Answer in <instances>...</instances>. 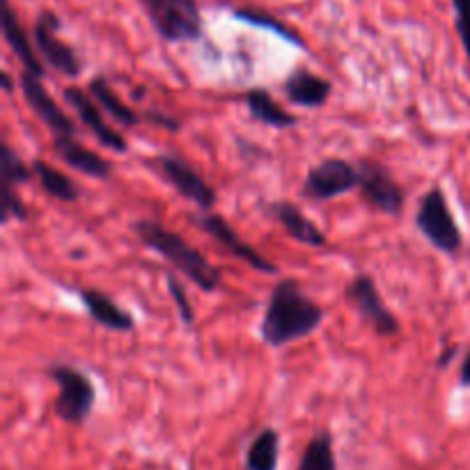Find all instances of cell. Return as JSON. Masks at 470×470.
I'll list each match as a JSON object with an SVG mask.
<instances>
[{"label": "cell", "instance_id": "obj_26", "mask_svg": "<svg viewBox=\"0 0 470 470\" xmlns=\"http://www.w3.org/2000/svg\"><path fill=\"white\" fill-rule=\"evenodd\" d=\"M166 282H168L170 297H173V301L177 303V310H180L181 321H184V324H193V320H196V312H193V303H190L189 294H186V289L181 287V282L174 278V274H168Z\"/></svg>", "mask_w": 470, "mask_h": 470}, {"label": "cell", "instance_id": "obj_21", "mask_svg": "<svg viewBox=\"0 0 470 470\" xmlns=\"http://www.w3.org/2000/svg\"><path fill=\"white\" fill-rule=\"evenodd\" d=\"M278 459H281V434L275 429H262L248 448L246 468L278 470Z\"/></svg>", "mask_w": 470, "mask_h": 470}, {"label": "cell", "instance_id": "obj_29", "mask_svg": "<svg viewBox=\"0 0 470 470\" xmlns=\"http://www.w3.org/2000/svg\"><path fill=\"white\" fill-rule=\"evenodd\" d=\"M459 379H461V386H468L470 388V353L464 358V363H461Z\"/></svg>", "mask_w": 470, "mask_h": 470}, {"label": "cell", "instance_id": "obj_4", "mask_svg": "<svg viewBox=\"0 0 470 470\" xmlns=\"http://www.w3.org/2000/svg\"><path fill=\"white\" fill-rule=\"evenodd\" d=\"M49 376L58 383L60 392L53 404V411L60 420L69 425H83L95 406V386L92 381L76 367L69 365H50Z\"/></svg>", "mask_w": 470, "mask_h": 470}, {"label": "cell", "instance_id": "obj_3", "mask_svg": "<svg viewBox=\"0 0 470 470\" xmlns=\"http://www.w3.org/2000/svg\"><path fill=\"white\" fill-rule=\"evenodd\" d=\"M141 5L166 42H196L202 37V17L196 0H141Z\"/></svg>", "mask_w": 470, "mask_h": 470}, {"label": "cell", "instance_id": "obj_27", "mask_svg": "<svg viewBox=\"0 0 470 470\" xmlns=\"http://www.w3.org/2000/svg\"><path fill=\"white\" fill-rule=\"evenodd\" d=\"M0 193H3V223H10L12 219L23 220L28 216L26 204H23V202L17 197V193H14V186L3 184Z\"/></svg>", "mask_w": 470, "mask_h": 470}, {"label": "cell", "instance_id": "obj_6", "mask_svg": "<svg viewBox=\"0 0 470 470\" xmlns=\"http://www.w3.org/2000/svg\"><path fill=\"white\" fill-rule=\"evenodd\" d=\"M147 163H150L151 168L157 170L163 180L168 181L181 197L197 204L202 212L213 209V204H216V190L207 184V180H204L189 161H184L181 157H174V154H158V157L150 158Z\"/></svg>", "mask_w": 470, "mask_h": 470}, {"label": "cell", "instance_id": "obj_5", "mask_svg": "<svg viewBox=\"0 0 470 470\" xmlns=\"http://www.w3.org/2000/svg\"><path fill=\"white\" fill-rule=\"evenodd\" d=\"M415 225L420 235L429 241L431 246L438 250L457 252L461 248V232L459 225L454 223V216L450 212L448 197L441 189H431L425 197H422L420 207H418V216H415Z\"/></svg>", "mask_w": 470, "mask_h": 470}, {"label": "cell", "instance_id": "obj_12", "mask_svg": "<svg viewBox=\"0 0 470 470\" xmlns=\"http://www.w3.org/2000/svg\"><path fill=\"white\" fill-rule=\"evenodd\" d=\"M196 223L200 230L207 232V235L212 236L216 243H220L230 255L243 259V262H246L248 266H252L255 271H262V274H275V271H278V266H275L274 262L264 259L255 248L248 246L246 241L232 230V225L227 223L223 216H219V213L202 212L200 216H196Z\"/></svg>", "mask_w": 470, "mask_h": 470}, {"label": "cell", "instance_id": "obj_15", "mask_svg": "<svg viewBox=\"0 0 470 470\" xmlns=\"http://www.w3.org/2000/svg\"><path fill=\"white\" fill-rule=\"evenodd\" d=\"M3 35H5V42L10 44V49L14 50V56L26 67V72L44 79V69H42V62L37 58V46L30 44L28 33L23 30L17 12L12 10L10 0H3Z\"/></svg>", "mask_w": 470, "mask_h": 470}, {"label": "cell", "instance_id": "obj_11", "mask_svg": "<svg viewBox=\"0 0 470 470\" xmlns=\"http://www.w3.org/2000/svg\"><path fill=\"white\" fill-rule=\"evenodd\" d=\"M21 92L23 96H26V101H28L30 111L42 119V124L53 134V138H69V135H76V124L72 122V118H69L67 112L58 106L56 99L46 92L40 76L23 72Z\"/></svg>", "mask_w": 470, "mask_h": 470}, {"label": "cell", "instance_id": "obj_16", "mask_svg": "<svg viewBox=\"0 0 470 470\" xmlns=\"http://www.w3.org/2000/svg\"><path fill=\"white\" fill-rule=\"evenodd\" d=\"M287 99L303 108L324 106L330 96V83L310 69H297L282 85Z\"/></svg>", "mask_w": 470, "mask_h": 470}, {"label": "cell", "instance_id": "obj_20", "mask_svg": "<svg viewBox=\"0 0 470 470\" xmlns=\"http://www.w3.org/2000/svg\"><path fill=\"white\" fill-rule=\"evenodd\" d=\"M88 88H90L88 92L92 95V99H95L96 104H99L112 119H115V122L124 124V127H138V124H141V115L119 99L118 92L112 90V85L108 83L104 76H95Z\"/></svg>", "mask_w": 470, "mask_h": 470}, {"label": "cell", "instance_id": "obj_25", "mask_svg": "<svg viewBox=\"0 0 470 470\" xmlns=\"http://www.w3.org/2000/svg\"><path fill=\"white\" fill-rule=\"evenodd\" d=\"M235 17L239 19V21H246V23H250V26H258V28L271 30V33H275L278 37L287 40L289 44L305 46V42L298 37L297 30L287 28L285 23H282L281 19H275L274 14H266V12H259V10H236Z\"/></svg>", "mask_w": 470, "mask_h": 470}, {"label": "cell", "instance_id": "obj_8", "mask_svg": "<svg viewBox=\"0 0 470 470\" xmlns=\"http://www.w3.org/2000/svg\"><path fill=\"white\" fill-rule=\"evenodd\" d=\"M347 298L353 303V308L358 310L360 320L370 326L376 335H397L399 320L386 308V303L381 298L379 289H376V282L372 281V275H356L351 285L347 287Z\"/></svg>", "mask_w": 470, "mask_h": 470}, {"label": "cell", "instance_id": "obj_24", "mask_svg": "<svg viewBox=\"0 0 470 470\" xmlns=\"http://www.w3.org/2000/svg\"><path fill=\"white\" fill-rule=\"evenodd\" d=\"M35 170H30L26 163L21 161L17 151L12 150L10 143H0V181L7 186L28 184Z\"/></svg>", "mask_w": 470, "mask_h": 470}, {"label": "cell", "instance_id": "obj_1", "mask_svg": "<svg viewBox=\"0 0 470 470\" xmlns=\"http://www.w3.org/2000/svg\"><path fill=\"white\" fill-rule=\"evenodd\" d=\"M324 308L301 289L297 281H282L271 291L259 335L271 347H285L289 342L303 340L320 328Z\"/></svg>", "mask_w": 470, "mask_h": 470}, {"label": "cell", "instance_id": "obj_2", "mask_svg": "<svg viewBox=\"0 0 470 470\" xmlns=\"http://www.w3.org/2000/svg\"><path fill=\"white\" fill-rule=\"evenodd\" d=\"M134 232L147 248L158 252L163 259H168L174 269L184 278H189L197 289L212 294L220 287V281H223L220 271L197 248L181 239L177 232L163 227L161 223H154V220H138L134 223Z\"/></svg>", "mask_w": 470, "mask_h": 470}, {"label": "cell", "instance_id": "obj_28", "mask_svg": "<svg viewBox=\"0 0 470 470\" xmlns=\"http://www.w3.org/2000/svg\"><path fill=\"white\" fill-rule=\"evenodd\" d=\"M454 12H457V30H459L461 44L470 58V0H454Z\"/></svg>", "mask_w": 470, "mask_h": 470}, {"label": "cell", "instance_id": "obj_30", "mask_svg": "<svg viewBox=\"0 0 470 470\" xmlns=\"http://www.w3.org/2000/svg\"><path fill=\"white\" fill-rule=\"evenodd\" d=\"M3 85H5V90L10 92L12 90V81H10V73H3Z\"/></svg>", "mask_w": 470, "mask_h": 470}, {"label": "cell", "instance_id": "obj_19", "mask_svg": "<svg viewBox=\"0 0 470 470\" xmlns=\"http://www.w3.org/2000/svg\"><path fill=\"white\" fill-rule=\"evenodd\" d=\"M246 106L252 118L258 119V122L266 124V127H274V129H291V127H297L298 122L297 115L287 112L285 108H282L269 92L262 90V88H252V90L248 92Z\"/></svg>", "mask_w": 470, "mask_h": 470}, {"label": "cell", "instance_id": "obj_17", "mask_svg": "<svg viewBox=\"0 0 470 470\" xmlns=\"http://www.w3.org/2000/svg\"><path fill=\"white\" fill-rule=\"evenodd\" d=\"M79 297L83 301V308L88 310V314H90L96 324L104 326V328L115 330V333H129V330H134V317L129 312H124L118 303L112 301L111 297H106L104 291L81 289Z\"/></svg>", "mask_w": 470, "mask_h": 470}, {"label": "cell", "instance_id": "obj_22", "mask_svg": "<svg viewBox=\"0 0 470 470\" xmlns=\"http://www.w3.org/2000/svg\"><path fill=\"white\" fill-rule=\"evenodd\" d=\"M33 170H35V174H37L40 186L46 190V193H49L50 197H56V200H60V202L79 200V196H81L79 186L73 184L67 174H62L60 170L49 166V163L42 161V158H37V161L33 163Z\"/></svg>", "mask_w": 470, "mask_h": 470}, {"label": "cell", "instance_id": "obj_7", "mask_svg": "<svg viewBox=\"0 0 470 470\" xmlns=\"http://www.w3.org/2000/svg\"><path fill=\"white\" fill-rule=\"evenodd\" d=\"M360 170L344 158H326L310 168L303 181V196L310 200H333V197L358 189Z\"/></svg>", "mask_w": 470, "mask_h": 470}, {"label": "cell", "instance_id": "obj_9", "mask_svg": "<svg viewBox=\"0 0 470 470\" xmlns=\"http://www.w3.org/2000/svg\"><path fill=\"white\" fill-rule=\"evenodd\" d=\"M60 17L56 12L44 10L35 23V46L37 53L49 62L56 72L65 76H79L83 62L76 56V50L60 40Z\"/></svg>", "mask_w": 470, "mask_h": 470}, {"label": "cell", "instance_id": "obj_14", "mask_svg": "<svg viewBox=\"0 0 470 470\" xmlns=\"http://www.w3.org/2000/svg\"><path fill=\"white\" fill-rule=\"evenodd\" d=\"M271 213L285 227L287 235L294 241H298V243H303V246H326V235L320 230V225H314L312 220L305 219V213L294 202H274L271 204Z\"/></svg>", "mask_w": 470, "mask_h": 470}, {"label": "cell", "instance_id": "obj_10", "mask_svg": "<svg viewBox=\"0 0 470 470\" xmlns=\"http://www.w3.org/2000/svg\"><path fill=\"white\" fill-rule=\"evenodd\" d=\"M358 189L360 193H363L365 202H367L372 209H376V212L399 216L404 207V190L397 181L392 180V174L374 161H363L358 166Z\"/></svg>", "mask_w": 470, "mask_h": 470}, {"label": "cell", "instance_id": "obj_18", "mask_svg": "<svg viewBox=\"0 0 470 470\" xmlns=\"http://www.w3.org/2000/svg\"><path fill=\"white\" fill-rule=\"evenodd\" d=\"M53 151L62 161L67 163L69 168L79 170V173L95 177V180H106L111 174V163L106 158H101L96 151L88 150L81 143L73 141V135L69 138H53Z\"/></svg>", "mask_w": 470, "mask_h": 470}, {"label": "cell", "instance_id": "obj_23", "mask_svg": "<svg viewBox=\"0 0 470 470\" xmlns=\"http://www.w3.org/2000/svg\"><path fill=\"white\" fill-rule=\"evenodd\" d=\"M298 470H337L335 450H333V436L328 431H321L303 452Z\"/></svg>", "mask_w": 470, "mask_h": 470}, {"label": "cell", "instance_id": "obj_13", "mask_svg": "<svg viewBox=\"0 0 470 470\" xmlns=\"http://www.w3.org/2000/svg\"><path fill=\"white\" fill-rule=\"evenodd\" d=\"M65 101L76 111L81 122L92 131V135H95L101 145L112 151H118V154H124V151L129 150V145L124 141V135L112 129L111 124L104 119V115H101L99 111V104L92 99L90 92H83L81 88H65Z\"/></svg>", "mask_w": 470, "mask_h": 470}]
</instances>
